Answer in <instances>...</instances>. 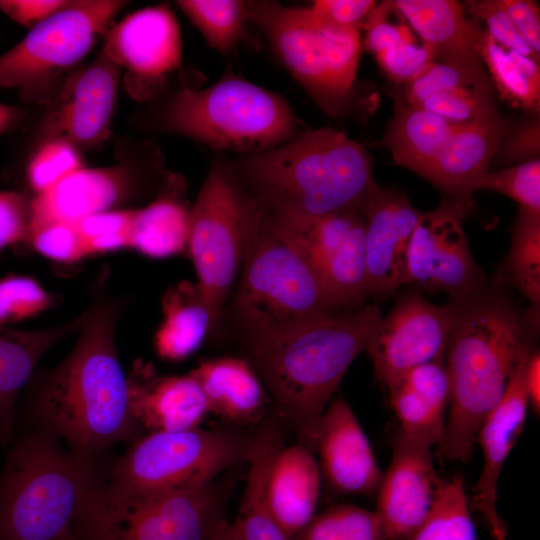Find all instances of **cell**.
I'll return each mask as SVG.
<instances>
[{
  "label": "cell",
  "instance_id": "obj_44",
  "mask_svg": "<svg viewBox=\"0 0 540 540\" xmlns=\"http://www.w3.org/2000/svg\"><path fill=\"white\" fill-rule=\"evenodd\" d=\"M235 522L241 540H291L273 518L268 506L266 486L261 481L245 485Z\"/></svg>",
  "mask_w": 540,
  "mask_h": 540
},
{
  "label": "cell",
  "instance_id": "obj_11",
  "mask_svg": "<svg viewBox=\"0 0 540 540\" xmlns=\"http://www.w3.org/2000/svg\"><path fill=\"white\" fill-rule=\"evenodd\" d=\"M251 438L200 428L149 432L107 470L104 485L123 494H152L202 485L247 460Z\"/></svg>",
  "mask_w": 540,
  "mask_h": 540
},
{
  "label": "cell",
  "instance_id": "obj_49",
  "mask_svg": "<svg viewBox=\"0 0 540 540\" xmlns=\"http://www.w3.org/2000/svg\"><path fill=\"white\" fill-rule=\"evenodd\" d=\"M31 224V199L13 190H0V250L27 241Z\"/></svg>",
  "mask_w": 540,
  "mask_h": 540
},
{
  "label": "cell",
  "instance_id": "obj_5",
  "mask_svg": "<svg viewBox=\"0 0 540 540\" xmlns=\"http://www.w3.org/2000/svg\"><path fill=\"white\" fill-rule=\"evenodd\" d=\"M107 470L100 456L65 448L47 431L24 433L0 473V540H64Z\"/></svg>",
  "mask_w": 540,
  "mask_h": 540
},
{
  "label": "cell",
  "instance_id": "obj_9",
  "mask_svg": "<svg viewBox=\"0 0 540 540\" xmlns=\"http://www.w3.org/2000/svg\"><path fill=\"white\" fill-rule=\"evenodd\" d=\"M263 213L228 159H216L191 206L187 242L196 284L212 315V335L221 328L225 305Z\"/></svg>",
  "mask_w": 540,
  "mask_h": 540
},
{
  "label": "cell",
  "instance_id": "obj_43",
  "mask_svg": "<svg viewBox=\"0 0 540 540\" xmlns=\"http://www.w3.org/2000/svg\"><path fill=\"white\" fill-rule=\"evenodd\" d=\"M133 209H115L76 222L88 256L128 248Z\"/></svg>",
  "mask_w": 540,
  "mask_h": 540
},
{
  "label": "cell",
  "instance_id": "obj_40",
  "mask_svg": "<svg viewBox=\"0 0 540 540\" xmlns=\"http://www.w3.org/2000/svg\"><path fill=\"white\" fill-rule=\"evenodd\" d=\"M514 200L519 209L540 214V158L487 172L478 185Z\"/></svg>",
  "mask_w": 540,
  "mask_h": 540
},
{
  "label": "cell",
  "instance_id": "obj_26",
  "mask_svg": "<svg viewBox=\"0 0 540 540\" xmlns=\"http://www.w3.org/2000/svg\"><path fill=\"white\" fill-rule=\"evenodd\" d=\"M394 5L422 42L434 61L448 63L479 76H488L479 54L482 28L468 19L464 5L454 0H396Z\"/></svg>",
  "mask_w": 540,
  "mask_h": 540
},
{
  "label": "cell",
  "instance_id": "obj_31",
  "mask_svg": "<svg viewBox=\"0 0 540 540\" xmlns=\"http://www.w3.org/2000/svg\"><path fill=\"white\" fill-rule=\"evenodd\" d=\"M363 28L365 49L397 85L403 86L434 61L431 50L416 37L393 1L376 4Z\"/></svg>",
  "mask_w": 540,
  "mask_h": 540
},
{
  "label": "cell",
  "instance_id": "obj_33",
  "mask_svg": "<svg viewBox=\"0 0 540 540\" xmlns=\"http://www.w3.org/2000/svg\"><path fill=\"white\" fill-rule=\"evenodd\" d=\"M460 125L397 101L383 141L397 165L423 177Z\"/></svg>",
  "mask_w": 540,
  "mask_h": 540
},
{
  "label": "cell",
  "instance_id": "obj_55",
  "mask_svg": "<svg viewBox=\"0 0 540 540\" xmlns=\"http://www.w3.org/2000/svg\"><path fill=\"white\" fill-rule=\"evenodd\" d=\"M64 540H80L75 534L74 532L71 530L67 536L64 538Z\"/></svg>",
  "mask_w": 540,
  "mask_h": 540
},
{
  "label": "cell",
  "instance_id": "obj_32",
  "mask_svg": "<svg viewBox=\"0 0 540 540\" xmlns=\"http://www.w3.org/2000/svg\"><path fill=\"white\" fill-rule=\"evenodd\" d=\"M183 179L173 173L145 207L133 209L128 248L150 258H165L187 249L190 210Z\"/></svg>",
  "mask_w": 540,
  "mask_h": 540
},
{
  "label": "cell",
  "instance_id": "obj_51",
  "mask_svg": "<svg viewBox=\"0 0 540 540\" xmlns=\"http://www.w3.org/2000/svg\"><path fill=\"white\" fill-rule=\"evenodd\" d=\"M498 3L526 43L540 55V13L537 3L529 0H498Z\"/></svg>",
  "mask_w": 540,
  "mask_h": 540
},
{
  "label": "cell",
  "instance_id": "obj_30",
  "mask_svg": "<svg viewBox=\"0 0 540 540\" xmlns=\"http://www.w3.org/2000/svg\"><path fill=\"white\" fill-rule=\"evenodd\" d=\"M189 374L199 384L210 413L237 424L259 420L266 403V389L246 358H210Z\"/></svg>",
  "mask_w": 540,
  "mask_h": 540
},
{
  "label": "cell",
  "instance_id": "obj_52",
  "mask_svg": "<svg viewBox=\"0 0 540 540\" xmlns=\"http://www.w3.org/2000/svg\"><path fill=\"white\" fill-rule=\"evenodd\" d=\"M525 384L529 406L536 414L540 412V354L534 349L526 362Z\"/></svg>",
  "mask_w": 540,
  "mask_h": 540
},
{
  "label": "cell",
  "instance_id": "obj_17",
  "mask_svg": "<svg viewBox=\"0 0 540 540\" xmlns=\"http://www.w3.org/2000/svg\"><path fill=\"white\" fill-rule=\"evenodd\" d=\"M125 70V87L136 100L153 99L182 68V38L166 5L137 10L108 30L101 50Z\"/></svg>",
  "mask_w": 540,
  "mask_h": 540
},
{
  "label": "cell",
  "instance_id": "obj_48",
  "mask_svg": "<svg viewBox=\"0 0 540 540\" xmlns=\"http://www.w3.org/2000/svg\"><path fill=\"white\" fill-rule=\"evenodd\" d=\"M539 153L540 121L532 116L514 127L506 125L493 159L510 166L539 159Z\"/></svg>",
  "mask_w": 540,
  "mask_h": 540
},
{
  "label": "cell",
  "instance_id": "obj_39",
  "mask_svg": "<svg viewBox=\"0 0 540 540\" xmlns=\"http://www.w3.org/2000/svg\"><path fill=\"white\" fill-rule=\"evenodd\" d=\"M292 540H386V536L376 511L343 504L315 514Z\"/></svg>",
  "mask_w": 540,
  "mask_h": 540
},
{
  "label": "cell",
  "instance_id": "obj_42",
  "mask_svg": "<svg viewBox=\"0 0 540 540\" xmlns=\"http://www.w3.org/2000/svg\"><path fill=\"white\" fill-rule=\"evenodd\" d=\"M50 303L49 294L31 277L10 275L0 279V326L34 317Z\"/></svg>",
  "mask_w": 540,
  "mask_h": 540
},
{
  "label": "cell",
  "instance_id": "obj_4",
  "mask_svg": "<svg viewBox=\"0 0 540 540\" xmlns=\"http://www.w3.org/2000/svg\"><path fill=\"white\" fill-rule=\"evenodd\" d=\"M228 161L244 188L271 213L320 217L361 211L379 187L368 151L328 127L303 130L281 145Z\"/></svg>",
  "mask_w": 540,
  "mask_h": 540
},
{
  "label": "cell",
  "instance_id": "obj_22",
  "mask_svg": "<svg viewBox=\"0 0 540 540\" xmlns=\"http://www.w3.org/2000/svg\"><path fill=\"white\" fill-rule=\"evenodd\" d=\"M314 451L329 485L344 494L377 492L383 473L371 445L350 406L333 400L323 412L315 435Z\"/></svg>",
  "mask_w": 540,
  "mask_h": 540
},
{
  "label": "cell",
  "instance_id": "obj_50",
  "mask_svg": "<svg viewBox=\"0 0 540 540\" xmlns=\"http://www.w3.org/2000/svg\"><path fill=\"white\" fill-rule=\"evenodd\" d=\"M68 2L66 0H0V11L30 30L65 7Z\"/></svg>",
  "mask_w": 540,
  "mask_h": 540
},
{
  "label": "cell",
  "instance_id": "obj_24",
  "mask_svg": "<svg viewBox=\"0 0 540 540\" xmlns=\"http://www.w3.org/2000/svg\"><path fill=\"white\" fill-rule=\"evenodd\" d=\"M489 76L433 61L403 85L399 101L425 109L445 119L467 124L500 116Z\"/></svg>",
  "mask_w": 540,
  "mask_h": 540
},
{
  "label": "cell",
  "instance_id": "obj_8",
  "mask_svg": "<svg viewBox=\"0 0 540 540\" xmlns=\"http://www.w3.org/2000/svg\"><path fill=\"white\" fill-rule=\"evenodd\" d=\"M257 28L292 77L331 117L352 107L359 64L360 32H335L318 25L308 8L277 1H246Z\"/></svg>",
  "mask_w": 540,
  "mask_h": 540
},
{
  "label": "cell",
  "instance_id": "obj_12",
  "mask_svg": "<svg viewBox=\"0 0 540 540\" xmlns=\"http://www.w3.org/2000/svg\"><path fill=\"white\" fill-rule=\"evenodd\" d=\"M127 3L69 1L0 55V87L18 88L26 101H36L44 89L88 54Z\"/></svg>",
  "mask_w": 540,
  "mask_h": 540
},
{
  "label": "cell",
  "instance_id": "obj_7",
  "mask_svg": "<svg viewBox=\"0 0 540 540\" xmlns=\"http://www.w3.org/2000/svg\"><path fill=\"white\" fill-rule=\"evenodd\" d=\"M155 126L238 156L266 151L303 131L280 94L231 72L204 89L179 88L160 107Z\"/></svg>",
  "mask_w": 540,
  "mask_h": 540
},
{
  "label": "cell",
  "instance_id": "obj_3",
  "mask_svg": "<svg viewBox=\"0 0 540 540\" xmlns=\"http://www.w3.org/2000/svg\"><path fill=\"white\" fill-rule=\"evenodd\" d=\"M376 304L353 313H323L244 348L280 415L312 452L319 420L382 318Z\"/></svg>",
  "mask_w": 540,
  "mask_h": 540
},
{
  "label": "cell",
  "instance_id": "obj_53",
  "mask_svg": "<svg viewBox=\"0 0 540 540\" xmlns=\"http://www.w3.org/2000/svg\"><path fill=\"white\" fill-rule=\"evenodd\" d=\"M25 116L23 107L0 102V137L15 129Z\"/></svg>",
  "mask_w": 540,
  "mask_h": 540
},
{
  "label": "cell",
  "instance_id": "obj_54",
  "mask_svg": "<svg viewBox=\"0 0 540 540\" xmlns=\"http://www.w3.org/2000/svg\"><path fill=\"white\" fill-rule=\"evenodd\" d=\"M211 540H241L236 522H226Z\"/></svg>",
  "mask_w": 540,
  "mask_h": 540
},
{
  "label": "cell",
  "instance_id": "obj_15",
  "mask_svg": "<svg viewBox=\"0 0 540 540\" xmlns=\"http://www.w3.org/2000/svg\"><path fill=\"white\" fill-rule=\"evenodd\" d=\"M457 312L455 301L434 305L415 289L399 295L366 348L375 378L388 388L409 370L444 359Z\"/></svg>",
  "mask_w": 540,
  "mask_h": 540
},
{
  "label": "cell",
  "instance_id": "obj_36",
  "mask_svg": "<svg viewBox=\"0 0 540 540\" xmlns=\"http://www.w3.org/2000/svg\"><path fill=\"white\" fill-rule=\"evenodd\" d=\"M503 281L540 305V214L519 209L511 231V243L503 263Z\"/></svg>",
  "mask_w": 540,
  "mask_h": 540
},
{
  "label": "cell",
  "instance_id": "obj_47",
  "mask_svg": "<svg viewBox=\"0 0 540 540\" xmlns=\"http://www.w3.org/2000/svg\"><path fill=\"white\" fill-rule=\"evenodd\" d=\"M375 5L372 0H316L308 10L323 28L347 33L360 32Z\"/></svg>",
  "mask_w": 540,
  "mask_h": 540
},
{
  "label": "cell",
  "instance_id": "obj_37",
  "mask_svg": "<svg viewBox=\"0 0 540 540\" xmlns=\"http://www.w3.org/2000/svg\"><path fill=\"white\" fill-rule=\"evenodd\" d=\"M178 7L214 50L231 53L248 36L246 1L180 0Z\"/></svg>",
  "mask_w": 540,
  "mask_h": 540
},
{
  "label": "cell",
  "instance_id": "obj_34",
  "mask_svg": "<svg viewBox=\"0 0 540 540\" xmlns=\"http://www.w3.org/2000/svg\"><path fill=\"white\" fill-rule=\"evenodd\" d=\"M162 312L154 346L165 360L188 358L212 335V315L196 283L181 281L171 286L162 298Z\"/></svg>",
  "mask_w": 540,
  "mask_h": 540
},
{
  "label": "cell",
  "instance_id": "obj_20",
  "mask_svg": "<svg viewBox=\"0 0 540 540\" xmlns=\"http://www.w3.org/2000/svg\"><path fill=\"white\" fill-rule=\"evenodd\" d=\"M368 296L384 299L405 285V260L423 211L403 192L378 187L363 205Z\"/></svg>",
  "mask_w": 540,
  "mask_h": 540
},
{
  "label": "cell",
  "instance_id": "obj_23",
  "mask_svg": "<svg viewBox=\"0 0 540 540\" xmlns=\"http://www.w3.org/2000/svg\"><path fill=\"white\" fill-rule=\"evenodd\" d=\"M127 379L131 413L141 430L196 429L210 413L199 384L190 374L160 376L139 362Z\"/></svg>",
  "mask_w": 540,
  "mask_h": 540
},
{
  "label": "cell",
  "instance_id": "obj_29",
  "mask_svg": "<svg viewBox=\"0 0 540 540\" xmlns=\"http://www.w3.org/2000/svg\"><path fill=\"white\" fill-rule=\"evenodd\" d=\"M320 483V467L305 445L281 446L276 451L268 471L267 501L291 540L316 514Z\"/></svg>",
  "mask_w": 540,
  "mask_h": 540
},
{
  "label": "cell",
  "instance_id": "obj_45",
  "mask_svg": "<svg viewBox=\"0 0 540 540\" xmlns=\"http://www.w3.org/2000/svg\"><path fill=\"white\" fill-rule=\"evenodd\" d=\"M464 6L474 19L484 22L485 31L500 45L540 62V55L522 38L498 0L466 1Z\"/></svg>",
  "mask_w": 540,
  "mask_h": 540
},
{
  "label": "cell",
  "instance_id": "obj_41",
  "mask_svg": "<svg viewBox=\"0 0 540 540\" xmlns=\"http://www.w3.org/2000/svg\"><path fill=\"white\" fill-rule=\"evenodd\" d=\"M82 167L79 149L61 139L46 140L28 162L27 182L37 195Z\"/></svg>",
  "mask_w": 540,
  "mask_h": 540
},
{
  "label": "cell",
  "instance_id": "obj_2",
  "mask_svg": "<svg viewBox=\"0 0 540 540\" xmlns=\"http://www.w3.org/2000/svg\"><path fill=\"white\" fill-rule=\"evenodd\" d=\"M455 302L458 312L444 357L450 404L437 453L466 463L482 421L501 400L521 359L535 349L539 310L521 311L488 285Z\"/></svg>",
  "mask_w": 540,
  "mask_h": 540
},
{
  "label": "cell",
  "instance_id": "obj_25",
  "mask_svg": "<svg viewBox=\"0 0 540 540\" xmlns=\"http://www.w3.org/2000/svg\"><path fill=\"white\" fill-rule=\"evenodd\" d=\"M506 125L501 115L461 124L423 178L440 191L442 199L472 207L473 195L489 172Z\"/></svg>",
  "mask_w": 540,
  "mask_h": 540
},
{
  "label": "cell",
  "instance_id": "obj_19",
  "mask_svg": "<svg viewBox=\"0 0 540 540\" xmlns=\"http://www.w3.org/2000/svg\"><path fill=\"white\" fill-rule=\"evenodd\" d=\"M432 447L398 432L391 462L377 490L378 514L386 540H408L426 518L442 481Z\"/></svg>",
  "mask_w": 540,
  "mask_h": 540
},
{
  "label": "cell",
  "instance_id": "obj_13",
  "mask_svg": "<svg viewBox=\"0 0 540 540\" xmlns=\"http://www.w3.org/2000/svg\"><path fill=\"white\" fill-rule=\"evenodd\" d=\"M267 212L276 232L304 258L336 308L358 305L368 297L361 211L320 217Z\"/></svg>",
  "mask_w": 540,
  "mask_h": 540
},
{
  "label": "cell",
  "instance_id": "obj_6",
  "mask_svg": "<svg viewBox=\"0 0 540 540\" xmlns=\"http://www.w3.org/2000/svg\"><path fill=\"white\" fill-rule=\"evenodd\" d=\"M336 309L304 258L276 232L264 208L222 318L227 314L247 348Z\"/></svg>",
  "mask_w": 540,
  "mask_h": 540
},
{
  "label": "cell",
  "instance_id": "obj_28",
  "mask_svg": "<svg viewBox=\"0 0 540 540\" xmlns=\"http://www.w3.org/2000/svg\"><path fill=\"white\" fill-rule=\"evenodd\" d=\"M86 311L57 326L24 331L0 326V444L16 439V402L27 386L41 357L59 340L79 332Z\"/></svg>",
  "mask_w": 540,
  "mask_h": 540
},
{
  "label": "cell",
  "instance_id": "obj_38",
  "mask_svg": "<svg viewBox=\"0 0 540 540\" xmlns=\"http://www.w3.org/2000/svg\"><path fill=\"white\" fill-rule=\"evenodd\" d=\"M408 540H477L461 477L442 481L426 518Z\"/></svg>",
  "mask_w": 540,
  "mask_h": 540
},
{
  "label": "cell",
  "instance_id": "obj_21",
  "mask_svg": "<svg viewBox=\"0 0 540 540\" xmlns=\"http://www.w3.org/2000/svg\"><path fill=\"white\" fill-rule=\"evenodd\" d=\"M530 353L517 365L504 395L484 418L476 435L483 453V467L473 504L494 540H506L507 535L506 525L497 512V488L503 465L521 436L527 416L525 366Z\"/></svg>",
  "mask_w": 540,
  "mask_h": 540
},
{
  "label": "cell",
  "instance_id": "obj_35",
  "mask_svg": "<svg viewBox=\"0 0 540 540\" xmlns=\"http://www.w3.org/2000/svg\"><path fill=\"white\" fill-rule=\"evenodd\" d=\"M479 54L500 98L533 116H539V62L505 48L485 30H482L480 37Z\"/></svg>",
  "mask_w": 540,
  "mask_h": 540
},
{
  "label": "cell",
  "instance_id": "obj_1",
  "mask_svg": "<svg viewBox=\"0 0 540 540\" xmlns=\"http://www.w3.org/2000/svg\"><path fill=\"white\" fill-rule=\"evenodd\" d=\"M120 307L102 294L86 310L79 338L57 366L32 375L26 411L32 429L47 431L69 449L100 456L136 439L141 428L129 403L128 379L117 356Z\"/></svg>",
  "mask_w": 540,
  "mask_h": 540
},
{
  "label": "cell",
  "instance_id": "obj_16",
  "mask_svg": "<svg viewBox=\"0 0 540 540\" xmlns=\"http://www.w3.org/2000/svg\"><path fill=\"white\" fill-rule=\"evenodd\" d=\"M169 174L160 162L146 168L128 161L98 168L82 167L31 199L29 235L50 224L76 223L115 210L146 191L157 195Z\"/></svg>",
  "mask_w": 540,
  "mask_h": 540
},
{
  "label": "cell",
  "instance_id": "obj_27",
  "mask_svg": "<svg viewBox=\"0 0 540 540\" xmlns=\"http://www.w3.org/2000/svg\"><path fill=\"white\" fill-rule=\"evenodd\" d=\"M399 432L429 446H439L446 429L450 384L444 359L417 366L390 387Z\"/></svg>",
  "mask_w": 540,
  "mask_h": 540
},
{
  "label": "cell",
  "instance_id": "obj_46",
  "mask_svg": "<svg viewBox=\"0 0 540 540\" xmlns=\"http://www.w3.org/2000/svg\"><path fill=\"white\" fill-rule=\"evenodd\" d=\"M27 241L40 254L59 262H74L88 256L75 223H55L32 232Z\"/></svg>",
  "mask_w": 540,
  "mask_h": 540
},
{
  "label": "cell",
  "instance_id": "obj_10",
  "mask_svg": "<svg viewBox=\"0 0 540 540\" xmlns=\"http://www.w3.org/2000/svg\"><path fill=\"white\" fill-rule=\"evenodd\" d=\"M213 483L152 494H123L104 481L80 509L72 531L80 540H211L227 522Z\"/></svg>",
  "mask_w": 540,
  "mask_h": 540
},
{
  "label": "cell",
  "instance_id": "obj_14",
  "mask_svg": "<svg viewBox=\"0 0 540 540\" xmlns=\"http://www.w3.org/2000/svg\"><path fill=\"white\" fill-rule=\"evenodd\" d=\"M471 206L442 199L423 211L409 241L405 285L420 292H444L451 301L467 299L487 285L464 232Z\"/></svg>",
  "mask_w": 540,
  "mask_h": 540
},
{
  "label": "cell",
  "instance_id": "obj_18",
  "mask_svg": "<svg viewBox=\"0 0 540 540\" xmlns=\"http://www.w3.org/2000/svg\"><path fill=\"white\" fill-rule=\"evenodd\" d=\"M121 75V68L102 52L69 74L41 123L45 141L61 139L77 149L101 145L110 134Z\"/></svg>",
  "mask_w": 540,
  "mask_h": 540
}]
</instances>
